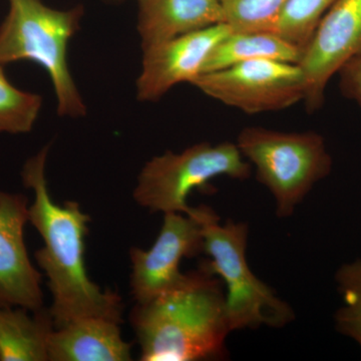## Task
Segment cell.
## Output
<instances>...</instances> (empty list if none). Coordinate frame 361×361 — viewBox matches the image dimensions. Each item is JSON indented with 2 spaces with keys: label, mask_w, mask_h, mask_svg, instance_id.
<instances>
[{
  "label": "cell",
  "mask_w": 361,
  "mask_h": 361,
  "mask_svg": "<svg viewBox=\"0 0 361 361\" xmlns=\"http://www.w3.org/2000/svg\"><path fill=\"white\" fill-rule=\"evenodd\" d=\"M252 166L230 142H200L182 153L167 151L144 166L134 190L135 201L151 212L191 215L196 208L187 199L195 189L208 186L218 177L243 180L251 176Z\"/></svg>",
  "instance_id": "6"
},
{
  "label": "cell",
  "mask_w": 361,
  "mask_h": 361,
  "mask_svg": "<svg viewBox=\"0 0 361 361\" xmlns=\"http://www.w3.org/2000/svg\"><path fill=\"white\" fill-rule=\"evenodd\" d=\"M223 282L201 264L179 285L130 313L142 361H196L224 357L231 332Z\"/></svg>",
  "instance_id": "2"
},
{
  "label": "cell",
  "mask_w": 361,
  "mask_h": 361,
  "mask_svg": "<svg viewBox=\"0 0 361 361\" xmlns=\"http://www.w3.org/2000/svg\"><path fill=\"white\" fill-rule=\"evenodd\" d=\"M191 85L206 96L249 115L285 110L305 97L301 66L271 59L203 73Z\"/></svg>",
  "instance_id": "7"
},
{
  "label": "cell",
  "mask_w": 361,
  "mask_h": 361,
  "mask_svg": "<svg viewBox=\"0 0 361 361\" xmlns=\"http://www.w3.org/2000/svg\"><path fill=\"white\" fill-rule=\"evenodd\" d=\"M232 32H274L287 0H218Z\"/></svg>",
  "instance_id": "18"
},
{
  "label": "cell",
  "mask_w": 361,
  "mask_h": 361,
  "mask_svg": "<svg viewBox=\"0 0 361 361\" xmlns=\"http://www.w3.org/2000/svg\"><path fill=\"white\" fill-rule=\"evenodd\" d=\"M360 56L361 0H336L320 20L298 63L305 78L303 102L310 113L323 106L330 80Z\"/></svg>",
  "instance_id": "9"
},
{
  "label": "cell",
  "mask_w": 361,
  "mask_h": 361,
  "mask_svg": "<svg viewBox=\"0 0 361 361\" xmlns=\"http://www.w3.org/2000/svg\"><path fill=\"white\" fill-rule=\"evenodd\" d=\"M231 32L226 23L209 26L142 49V71L137 80V97L155 102L182 82L203 73L209 54Z\"/></svg>",
  "instance_id": "10"
},
{
  "label": "cell",
  "mask_w": 361,
  "mask_h": 361,
  "mask_svg": "<svg viewBox=\"0 0 361 361\" xmlns=\"http://www.w3.org/2000/svg\"><path fill=\"white\" fill-rule=\"evenodd\" d=\"M142 49L225 23L218 0H137Z\"/></svg>",
  "instance_id": "13"
},
{
  "label": "cell",
  "mask_w": 361,
  "mask_h": 361,
  "mask_svg": "<svg viewBox=\"0 0 361 361\" xmlns=\"http://www.w3.org/2000/svg\"><path fill=\"white\" fill-rule=\"evenodd\" d=\"M336 0H287L274 32L305 49L316 27Z\"/></svg>",
  "instance_id": "17"
},
{
  "label": "cell",
  "mask_w": 361,
  "mask_h": 361,
  "mask_svg": "<svg viewBox=\"0 0 361 361\" xmlns=\"http://www.w3.org/2000/svg\"><path fill=\"white\" fill-rule=\"evenodd\" d=\"M303 49L273 32H230L209 54L203 73L256 59L299 63Z\"/></svg>",
  "instance_id": "15"
},
{
  "label": "cell",
  "mask_w": 361,
  "mask_h": 361,
  "mask_svg": "<svg viewBox=\"0 0 361 361\" xmlns=\"http://www.w3.org/2000/svg\"><path fill=\"white\" fill-rule=\"evenodd\" d=\"M28 200L0 191V305L44 308L42 274L32 265L25 242Z\"/></svg>",
  "instance_id": "11"
},
{
  "label": "cell",
  "mask_w": 361,
  "mask_h": 361,
  "mask_svg": "<svg viewBox=\"0 0 361 361\" xmlns=\"http://www.w3.org/2000/svg\"><path fill=\"white\" fill-rule=\"evenodd\" d=\"M121 323L104 317H82L52 330L49 361H128L132 344L123 341Z\"/></svg>",
  "instance_id": "12"
},
{
  "label": "cell",
  "mask_w": 361,
  "mask_h": 361,
  "mask_svg": "<svg viewBox=\"0 0 361 361\" xmlns=\"http://www.w3.org/2000/svg\"><path fill=\"white\" fill-rule=\"evenodd\" d=\"M240 153L256 170V178L276 201L280 218L291 216L318 182L332 169V158L322 135L281 132L261 127L239 133Z\"/></svg>",
  "instance_id": "4"
},
{
  "label": "cell",
  "mask_w": 361,
  "mask_h": 361,
  "mask_svg": "<svg viewBox=\"0 0 361 361\" xmlns=\"http://www.w3.org/2000/svg\"><path fill=\"white\" fill-rule=\"evenodd\" d=\"M54 329L49 310L0 305V361H47Z\"/></svg>",
  "instance_id": "14"
},
{
  "label": "cell",
  "mask_w": 361,
  "mask_h": 361,
  "mask_svg": "<svg viewBox=\"0 0 361 361\" xmlns=\"http://www.w3.org/2000/svg\"><path fill=\"white\" fill-rule=\"evenodd\" d=\"M49 146L25 161L21 178L32 190L28 222L39 233L44 246L35 253L49 279L52 304L49 312L54 329L82 317H104L123 322V304L116 292L102 289L90 279L85 265V239L90 216L77 202L54 203L45 177Z\"/></svg>",
  "instance_id": "1"
},
{
  "label": "cell",
  "mask_w": 361,
  "mask_h": 361,
  "mask_svg": "<svg viewBox=\"0 0 361 361\" xmlns=\"http://www.w3.org/2000/svg\"><path fill=\"white\" fill-rule=\"evenodd\" d=\"M8 13L0 25V63H37L51 77L59 115L85 116L87 106L68 63V42L80 30L82 6L59 11L42 0H8Z\"/></svg>",
  "instance_id": "3"
},
{
  "label": "cell",
  "mask_w": 361,
  "mask_h": 361,
  "mask_svg": "<svg viewBox=\"0 0 361 361\" xmlns=\"http://www.w3.org/2000/svg\"><path fill=\"white\" fill-rule=\"evenodd\" d=\"M213 213L206 206L191 215L165 213L153 246L130 249V288L137 303L149 302L183 281L186 274L180 271V261L204 253V222Z\"/></svg>",
  "instance_id": "8"
},
{
  "label": "cell",
  "mask_w": 361,
  "mask_h": 361,
  "mask_svg": "<svg viewBox=\"0 0 361 361\" xmlns=\"http://www.w3.org/2000/svg\"><path fill=\"white\" fill-rule=\"evenodd\" d=\"M248 232L246 223L228 221L222 226L217 214H211L203 226L204 253L209 259L202 264L226 285L231 331L284 326L293 319V310L252 272L246 259Z\"/></svg>",
  "instance_id": "5"
},
{
  "label": "cell",
  "mask_w": 361,
  "mask_h": 361,
  "mask_svg": "<svg viewBox=\"0 0 361 361\" xmlns=\"http://www.w3.org/2000/svg\"><path fill=\"white\" fill-rule=\"evenodd\" d=\"M336 281L343 301L334 316L336 329L361 348V260L342 265Z\"/></svg>",
  "instance_id": "19"
},
{
  "label": "cell",
  "mask_w": 361,
  "mask_h": 361,
  "mask_svg": "<svg viewBox=\"0 0 361 361\" xmlns=\"http://www.w3.org/2000/svg\"><path fill=\"white\" fill-rule=\"evenodd\" d=\"M42 106V97L11 84L0 63V133L25 134L32 130Z\"/></svg>",
  "instance_id": "16"
},
{
  "label": "cell",
  "mask_w": 361,
  "mask_h": 361,
  "mask_svg": "<svg viewBox=\"0 0 361 361\" xmlns=\"http://www.w3.org/2000/svg\"><path fill=\"white\" fill-rule=\"evenodd\" d=\"M337 75L342 94L361 108V56L345 63Z\"/></svg>",
  "instance_id": "20"
}]
</instances>
